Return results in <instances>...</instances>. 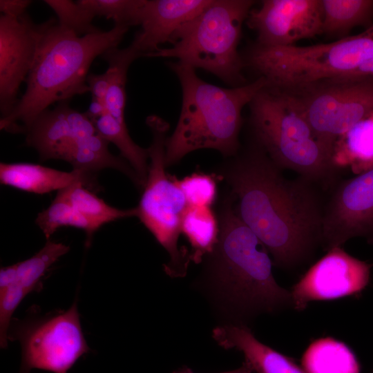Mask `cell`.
I'll return each instance as SVG.
<instances>
[{"label": "cell", "mask_w": 373, "mask_h": 373, "mask_svg": "<svg viewBox=\"0 0 373 373\" xmlns=\"http://www.w3.org/2000/svg\"><path fill=\"white\" fill-rule=\"evenodd\" d=\"M17 283L16 265L1 267L0 270V290L5 289Z\"/></svg>", "instance_id": "34"}, {"label": "cell", "mask_w": 373, "mask_h": 373, "mask_svg": "<svg viewBox=\"0 0 373 373\" xmlns=\"http://www.w3.org/2000/svg\"><path fill=\"white\" fill-rule=\"evenodd\" d=\"M69 250L68 245L47 240L43 248L34 256L15 264L17 283L28 294L40 291L42 288L41 278L48 269Z\"/></svg>", "instance_id": "27"}, {"label": "cell", "mask_w": 373, "mask_h": 373, "mask_svg": "<svg viewBox=\"0 0 373 373\" xmlns=\"http://www.w3.org/2000/svg\"><path fill=\"white\" fill-rule=\"evenodd\" d=\"M372 265L345 252L328 250L293 287L294 309H304L313 300L336 299L358 294L368 285Z\"/></svg>", "instance_id": "12"}, {"label": "cell", "mask_w": 373, "mask_h": 373, "mask_svg": "<svg viewBox=\"0 0 373 373\" xmlns=\"http://www.w3.org/2000/svg\"><path fill=\"white\" fill-rule=\"evenodd\" d=\"M211 0H144L140 15V30L132 44L146 57L165 43H171L176 31L200 13Z\"/></svg>", "instance_id": "16"}, {"label": "cell", "mask_w": 373, "mask_h": 373, "mask_svg": "<svg viewBox=\"0 0 373 373\" xmlns=\"http://www.w3.org/2000/svg\"><path fill=\"white\" fill-rule=\"evenodd\" d=\"M247 26L263 46H291L322 33L321 0H264L251 10Z\"/></svg>", "instance_id": "14"}, {"label": "cell", "mask_w": 373, "mask_h": 373, "mask_svg": "<svg viewBox=\"0 0 373 373\" xmlns=\"http://www.w3.org/2000/svg\"><path fill=\"white\" fill-rule=\"evenodd\" d=\"M347 73L358 76L373 77V57L363 61L354 70Z\"/></svg>", "instance_id": "36"}, {"label": "cell", "mask_w": 373, "mask_h": 373, "mask_svg": "<svg viewBox=\"0 0 373 373\" xmlns=\"http://www.w3.org/2000/svg\"><path fill=\"white\" fill-rule=\"evenodd\" d=\"M175 182L182 191L189 207H208L215 202L217 194L214 176L203 173H194Z\"/></svg>", "instance_id": "30"}, {"label": "cell", "mask_w": 373, "mask_h": 373, "mask_svg": "<svg viewBox=\"0 0 373 373\" xmlns=\"http://www.w3.org/2000/svg\"><path fill=\"white\" fill-rule=\"evenodd\" d=\"M181 233L192 248L191 260L200 263L203 257L212 254L218 242L220 223L208 207H189L182 218Z\"/></svg>", "instance_id": "21"}, {"label": "cell", "mask_w": 373, "mask_h": 373, "mask_svg": "<svg viewBox=\"0 0 373 373\" xmlns=\"http://www.w3.org/2000/svg\"><path fill=\"white\" fill-rule=\"evenodd\" d=\"M355 237L373 242V169L343 181L324 208L321 242L327 250Z\"/></svg>", "instance_id": "11"}, {"label": "cell", "mask_w": 373, "mask_h": 373, "mask_svg": "<svg viewBox=\"0 0 373 373\" xmlns=\"http://www.w3.org/2000/svg\"><path fill=\"white\" fill-rule=\"evenodd\" d=\"M26 143L34 148L42 161L61 160L81 139L97 133L85 113L72 108L68 102L40 113L26 131Z\"/></svg>", "instance_id": "15"}, {"label": "cell", "mask_w": 373, "mask_h": 373, "mask_svg": "<svg viewBox=\"0 0 373 373\" xmlns=\"http://www.w3.org/2000/svg\"><path fill=\"white\" fill-rule=\"evenodd\" d=\"M275 88L295 105L331 155L340 135L373 115L372 76L345 73L305 84Z\"/></svg>", "instance_id": "9"}, {"label": "cell", "mask_w": 373, "mask_h": 373, "mask_svg": "<svg viewBox=\"0 0 373 373\" xmlns=\"http://www.w3.org/2000/svg\"><path fill=\"white\" fill-rule=\"evenodd\" d=\"M253 371L254 370H252L251 367L245 362L243 363L242 366H240V367L236 370L227 371V372H223L220 373H252ZM173 373H194V372L191 369L184 367L176 371H174Z\"/></svg>", "instance_id": "37"}, {"label": "cell", "mask_w": 373, "mask_h": 373, "mask_svg": "<svg viewBox=\"0 0 373 373\" xmlns=\"http://www.w3.org/2000/svg\"><path fill=\"white\" fill-rule=\"evenodd\" d=\"M331 162L335 169L349 167L356 175L373 169V115L338 137Z\"/></svg>", "instance_id": "19"}, {"label": "cell", "mask_w": 373, "mask_h": 373, "mask_svg": "<svg viewBox=\"0 0 373 373\" xmlns=\"http://www.w3.org/2000/svg\"><path fill=\"white\" fill-rule=\"evenodd\" d=\"M373 57V31L334 42L307 46H263L255 43L242 58L244 66L265 77L269 86L305 84L349 73Z\"/></svg>", "instance_id": "7"}, {"label": "cell", "mask_w": 373, "mask_h": 373, "mask_svg": "<svg viewBox=\"0 0 373 373\" xmlns=\"http://www.w3.org/2000/svg\"><path fill=\"white\" fill-rule=\"evenodd\" d=\"M95 17L113 20L115 24L139 26L144 0H79Z\"/></svg>", "instance_id": "29"}, {"label": "cell", "mask_w": 373, "mask_h": 373, "mask_svg": "<svg viewBox=\"0 0 373 373\" xmlns=\"http://www.w3.org/2000/svg\"><path fill=\"white\" fill-rule=\"evenodd\" d=\"M251 0H211L196 17L174 34L171 47L160 48L146 57H174L193 68L207 70L233 87L246 84L245 67L238 51L242 26Z\"/></svg>", "instance_id": "5"}, {"label": "cell", "mask_w": 373, "mask_h": 373, "mask_svg": "<svg viewBox=\"0 0 373 373\" xmlns=\"http://www.w3.org/2000/svg\"><path fill=\"white\" fill-rule=\"evenodd\" d=\"M212 337L220 347L242 352L245 362L258 373H307L291 358L259 341L246 326H218Z\"/></svg>", "instance_id": "17"}, {"label": "cell", "mask_w": 373, "mask_h": 373, "mask_svg": "<svg viewBox=\"0 0 373 373\" xmlns=\"http://www.w3.org/2000/svg\"><path fill=\"white\" fill-rule=\"evenodd\" d=\"M111 71L107 68L102 74L90 73L86 77V84L91 99L104 102L105 97L111 83Z\"/></svg>", "instance_id": "32"}, {"label": "cell", "mask_w": 373, "mask_h": 373, "mask_svg": "<svg viewBox=\"0 0 373 373\" xmlns=\"http://www.w3.org/2000/svg\"><path fill=\"white\" fill-rule=\"evenodd\" d=\"M211 255L214 285L238 312L249 315L293 306L291 291L273 276L268 250L240 218L231 200L222 210L218 242Z\"/></svg>", "instance_id": "4"}, {"label": "cell", "mask_w": 373, "mask_h": 373, "mask_svg": "<svg viewBox=\"0 0 373 373\" xmlns=\"http://www.w3.org/2000/svg\"><path fill=\"white\" fill-rule=\"evenodd\" d=\"M44 2L56 14L59 25L76 35L83 36L102 31L93 23L94 15L78 1L45 0Z\"/></svg>", "instance_id": "28"}, {"label": "cell", "mask_w": 373, "mask_h": 373, "mask_svg": "<svg viewBox=\"0 0 373 373\" xmlns=\"http://www.w3.org/2000/svg\"><path fill=\"white\" fill-rule=\"evenodd\" d=\"M106 112H107V111L104 102L91 99L88 110L85 113L88 118L94 122Z\"/></svg>", "instance_id": "35"}, {"label": "cell", "mask_w": 373, "mask_h": 373, "mask_svg": "<svg viewBox=\"0 0 373 373\" xmlns=\"http://www.w3.org/2000/svg\"><path fill=\"white\" fill-rule=\"evenodd\" d=\"M168 65L181 84L182 103L176 127L166 140V166L201 149L234 155L239 149L242 108L269 85L268 81L258 77L251 83L225 88L204 82L195 68L180 61Z\"/></svg>", "instance_id": "3"}, {"label": "cell", "mask_w": 373, "mask_h": 373, "mask_svg": "<svg viewBox=\"0 0 373 373\" xmlns=\"http://www.w3.org/2000/svg\"><path fill=\"white\" fill-rule=\"evenodd\" d=\"M249 106L258 146L278 167L294 171L313 182L332 175L330 153L278 89L266 86Z\"/></svg>", "instance_id": "6"}, {"label": "cell", "mask_w": 373, "mask_h": 373, "mask_svg": "<svg viewBox=\"0 0 373 373\" xmlns=\"http://www.w3.org/2000/svg\"><path fill=\"white\" fill-rule=\"evenodd\" d=\"M224 178L237 198V214L275 265L294 267L321 242L324 208L313 182L286 179L258 146L233 161Z\"/></svg>", "instance_id": "1"}, {"label": "cell", "mask_w": 373, "mask_h": 373, "mask_svg": "<svg viewBox=\"0 0 373 373\" xmlns=\"http://www.w3.org/2000/svg\"><path fill=\"white\" fill-rule=\"evenodd\" d=\"M146 122L152 133V142L148 148L149 167L139 205L140 221L166 250L169 261L164 271L171 277L186 275L190 254L178 247L181 224L188 204L175 177L165 171V151L169 124L159 116H149Z\"/></svg>", "instance_id": "8"}, {"label": "cell", "mask_w": 373, "mask_h": 373, "mask_svg": "<svg viewBox=\"0 0 373 373\" xmlns=\"http://www.w3.org/2000/svg\"><path fill=\"white\" fill-rule=\"evenodd\" d=\"M91 173L73 169L66 172L32 163H4L0 164L1 184L37 194L59 191L77 182L91 189L96 186Z\"/></svg>", "instance_id": "18"}, {"label": "cell", "mask_w": 373, "mask_h": 373, "mask_svg": "<svg viewBox=\"0 0 373 373\" xmlns=\"http://www.w3.org/2000/svg\"><path fill=\"white\" fill-rule=\"evenodd\" d=\"M45 22L36 24L28 13L0 16V111L7 117L17 104L19 88L32 67Z\"/></svg>", "instance_id": "13"}, {"label": "cell", "mask_w": 373, "mask_h": 373, "mask_svg": "<svg viewBox=\"0 0 373 373\" xmlns=\"http://www.w3.org/2000/svg\"><path fill=\"white\" fill-rule=\"evenodd\" d=\"M8 339L21 345L18 373H31L33 369L67 373L90 350L82 332L77 300L67 310L12 318Z\"/></svg>", "instance_id": "10"}, {"label": "cell", "mask_w": 373, "mask_h": 373, "mask_svg": "<svg viewBox=\"0 0 373 373\" xmlns=\"http://www.w3.org/2000/svg\"><path fill=\"white\" fill-rule=\"evenodd\" d=\"M82 182L66 188V197L72 206L99 229L106 223L124 218L137 216V207L119 209L106 203Z\"/></svg>", "instance_id": "25"}, {"label": "cell", "mask_w": 373, "mask_h": 373, "mask_svg": "<svg viewBox=\"0 0 373 373\" xmlns=\"http://www.w3.org/2000/svg\"><path fill=\"white\" fill-rule=\"evenodd\" d=\"M93 124L99 136L117 147L122 158L136 173L144 187L149 167L148 149L140 146L131 139L126 122L117 120L108 112Z\"/></svg>", "instance_id": "23"}, {"label": "cell", "mask_w": 373, "mask_h": 373, "mask_svg": "<svg viewBox=\"0 0 373 373\" xmlns=\"http://www.w3.org/2000/svg\"><path fill=\"white\" fill-rule=\"evenodd\" d=\"M302 365L307 373H360L359 363L349 347L329 337L309 345Z\"/></svg>", "instance_id": "20"}, {"label": "cell", "mask_w": 373, "mask_h": 373, "mask_svg": "<svg viewBox=\"0 0 373 373\" xmlns=\"http://www.w3.org/2000/svg\"><path fill=\"white\" fill-rule=\"evenodd\" d=\"M129 27L115 24L109 30L79 36L55 18L45 21L26 88L12 112L0 119V129L25 133L36 117L55 102H68L89 92L86 84L93 60L116 48Z\"/></svg>", "instance_id": "2"}, {"label": "cell", "mask_w": 373, "mask_h": 373, "mask_svg": "<svg viewBox=\"0 0 373 373\" xmlns=\"http://www.w3.org/2000/svg\"><path fill=\"white\" fill-rule=\"evenodd\" d=\"M30 0H1V15L19 18L26 14V10L32 3Z\"/></svg>", "instance_id": "33"}, {"label": "cell", "mask_w": 373, "mask_h": 373, "mask_svg": "<svg viewBox=\"0 0 373 373\" xmlns=\"http://www.w3.org/2000/svg\"><path fill=\"white\" fill-rule=\"evenodd\" d=\"M111 71V83L104 99L106 111L117 120L125 122L126 82L127 72L133 61L142 57L131 44L125 48H111L100 56Z\"/></svg>", "instance_id": "24"}, {"label": "cell", "mask_w": 373, "mask_h": 373, "mask_svg": "<svg viewBox=\"0 0 373 373\" xmlns=\"http://www.w3.org/2000/svg\"><path fill=\"white\" fill-rule=\"evenodd\" d=\"M322 33L343 35L358 26L370 28L373 19V0H321Z\"/></svg>", "instance_id": "22"}, {"label": "cell", "mask_w": 373, "mask_h": 373, "mask_svg": "<svg viewBox=\"0 0 373 373\" xmlns=\"http://www.w3.org/2000/svg\"><path fill=\"white\" fill-rule=\"evenodd\" d=\"M370 28L373 31V23H372V25L370 27Z\"/></svg>", "instance_id": "38"}, {"label": "cell", "mask_w": 373, "mask_h": 373, "mask_svg": "<svg viewBox=\"0 0 373 373\" xmlns=\"http://www.w3.org/2000/svg\"><path fill=\"white\" fill-rule=\"evenodd\" d=\"M28 292L17 283L0 290V344L6 348L8 343V331L12 316Z\"/></svg>", "instance_id": "31"}, {"label": "cell", "mask_w": 373, "mask_h": 373, "mask_svg": "<svg viewBox=\"0 0 373 373\" xmlns=\"http://www.w3.org/2000/svg\"><path fill=\"white\" fill-rule=\"evenodd\" d=\"M36 224L43 231L47 240L61 227L82 229L90 238L98 228L87 218L77 211L68 201L65 189L57 191L50 205L38 213Z\"/></svg>", "instance_id": "26"}]
</instances>
